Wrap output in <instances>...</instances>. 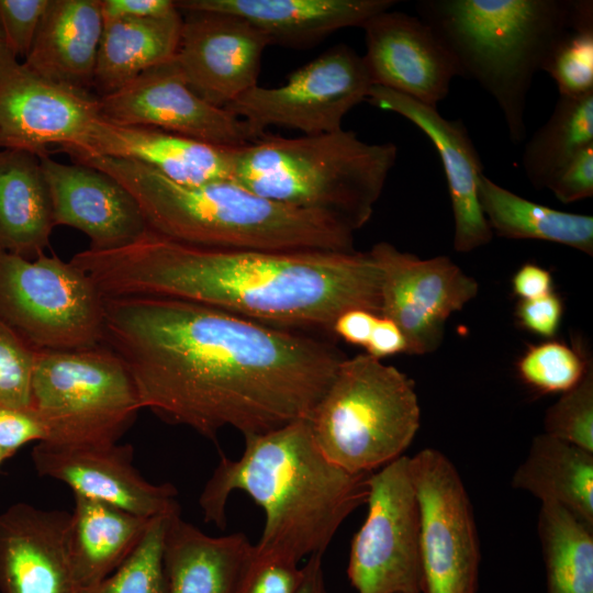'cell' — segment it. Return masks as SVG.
I'll return each instance as SVG.
<instances>
[{"label":"cell","mask_w":593,"mask_h":593,"mask_svg":"<svg viewBox=\"0 0 593 593\" xmlns=\"http://www.w3.org/2000/svg\"><path fill=\"white\" fill-rule=\"evenodd\" d=\"M103 345L143 409L216 441L307 419L345 358L329 344L226 311L159 296L104 298Z\"/></svg>","instance_id":"6da1fadb"},{"label":"cell","mask_w":593,"mask_h":593,"mask_svg":"<svg viewBox=\"0 0 593 593\" xmlns=\"http://www.w3.org/2000/svg\"><path fill=\"white\" fill-rule=\"evenodd\" d=\"M70 262L107 299L186 300L281 328L332 332L347 310L380 314L381 270L369 250L214 249L148 230L125 247L86 249Z\"/></svg>","instance_id":"7a4b0ae2"},{"label":"cell","mask_w":593,"mask_h":593,"mask_svg":"<svg viewBox=\"0 0 593 593\" xmlns=\"http://www.w3.org/2000/svg\"><path fill=\"white\" fill-rule=\"evenodd\" d=\"M244 439L240 457L221 455L202 489L204 522L225 529L228 497L243 491L266 514L256 552L296 563L324 555L343 522L366 504L369 473H350L326 459L307 419Z\"/></svg>","instance_id":"3957f363"},{"label":"cell","mask_w":593,"mask_h":593,"mask_svg":"<svg viewBox=\"0 0 593 593\" xmlns=\"http://www.w3.org/2000/svg\"><path fill=\"white\" fill-rule=\"evenodd\" d=\"M75 161L123 184L149 231L174 242L232 250H355V231L335 215L275 202L233 179L186 186L128 159L91 156Z\"/></svg>","instance_id":"277c9868"},{"label":"cell","mask_w":593,"mask_h":593,"mask_svg":"<svg viewBox=\"0 0 593 593\" xmlns=\"http://www.w3.org/2000/svg\"><path fill=\"white\" fill-rule=\"evenodd\" d=\"M415 9L451 54L459 76L494 99L515 145L526 137L535 75L571 29L593 23L592 0H419Z\"/></svg>","instance_id":"5b68a950"},{"label":"cell","mask_w":593,"mask_h":593,"mask_svg":"<svg viewBox=\"0 0 593 593\" xmlns=\"http://www.w3.org/2000/svg\"><path fill=\"white\" fill-rule=\"evenodd\" d=\"M396 158L395 144L367 143L343 128L293 138L265 133L236 148L232 179L275 202L331 213L356 232Z\"/></svg>","instance_id":"8992f818"},{"label":"cell","mask_w":593,"mask_h":593,"mask_svg":"<svg viewBox=\"0 0 593 593\" xmlns=\"http://www.w3.org/2000/svg\"><path fill=\"white\" fill-rule=\"evenodd\" d=\"M307 423L326 459L350 473H370L404 455L421 409L405 373L359 354L340 361Z\"/></svg>","instance_id":"52a82bcc"},{"label":"cell","mask_w":593,"mask_h":593,"mask_svg":"<svg viewBox=\"0 0 593 593\" xmlns=\"http://www.w3.org/2000/svg\"><path fill=\"white\" fill-rule=\"evenodd\" d=\"M31 407L45 426L44 443L61 446L116 444L143 409L126 367L105 345L37 349Z\"/></svg>","instance_id":"ba28073f"},{"label":"cell","mask_w":593,"mask_h":593,"mask_svg":"<svg viewBox=\"0 0 593 593\" xmlns=\"http://www.w3.org/2000/svg\"><path fill=\"white\" fill-rule=\"evenodd\" d=\"M0 321L35 349L103 345L104 298L74 264L0 249Z\"/></svg>","instance_id":"9c48e42d"},{"label":"cell","mask_w":593,"mask_h":593,"mask_svg":"<svg viewBox=\"0 0 593 593\" xmlns=\"http://www.w3.org/2000/svg\"><path fill=\"white\" fill-rule=\"evenodd\" d=\"M372 81L362 56L335 45L295 69L276 88L256 86L225 109L257 136L269 126L316 135L342 130L345 115L367 101Z\"/></svg>","instance_id":"30bf717a"},{"label":"cell","mask_w":593,"mask_h":593,"mask_svg":"<svg viewBox=\"0 0 593 593\" xmlns=\"http://www.w3.org/2000/svg\"><path fill=\"white\" fill-rule=\"evenodd\" d=\"M409 458L369 473L368 512L347 567L357 593H422L419 517Z\"/></svg>","instance_id":"8fae6325"},{"label":"cell","mask_w":593,"mask_h":593,"mask_svg":"<svg viewBox=\"0 0 593 593\" xmlns=\"http://www.w3.org/2000/svg\"><path fill=\"white\" fill-rule=\"evenodd\" d=\"M409 467L418 506L422 593H477L480 545L460 474L435 448L410 457Z\"/></svg>","instance_id":"7c38bea8"},{"label":"cell","mask_w":593,"mask_h":593,"mask_svg":"<svg viewBox=\"0 0 593 593\" xmlns=\"http://www.w3.org/2000/svg\"><path fill=\"white\" fill-rule=\"evenodd\" d=\"M381 270L380 314L406 339V354L436 350L448 317L475 298L477 280L447 256L421 259L380 242L369 250Z\"/></svg>","instance_id":"4fadbf2b"},{"label":"cell","mask_w":593,"mask_h":593,"mask_svg":"<svg viewBox=\"0 0 593 593\" xmlns=\"http://www.w3.org/2000/svg\"><path fill=\"white\" fill-rule=\"evenodd\" d=\"M101 119L97 94L45 79L0 44V148L75 150Z\"/></svg>","instance_id":"5bb4252c"},{"label":"cell","mask_w":593,"mask_h":593,"mask_svg":"<svg viewBox=\"0 0 593 593\" xmlns=\"http://www.w3.org/2000/svg\"><path fill=\"white\" fill-rule=\"evenodd\" d=\"M98 98L101 118L115 125L157 128L230 148L257 138L243 120L198 96L175 57Z\"/></svg>","instance_id":"9a60e30c"},{"label":"cell","mask_w":593,"mask_h":593,"mask_svg":"<svg viewBox=\"0 0 593 593\" xmlns=\"http://www.w3.org/2000/svg\"><path fill=\"white\" fill-rule=\"evenodd\" d=\"M180 12L184 15L175 58L198 96L225 109L258 86L262 55L271 44L264 32L228 13Z\"/></svg>","instance_id":"2e32d148"},{"label":"cell","mask_w":593,"mask_h":593,"mask_svg":"<svg viewBox=\"0 0 593 593\" xmlns=\"http://www.w3.org/2000/svg\"><path fill=\"white\" fill-rule=\"evenodd\" d=\"M130 444L61 446L37 443L31 458L41 477L67 484L74 494L101 501L146 518L180 511L170 483L154 484L133 465Z\"/></svg>","instance_id":"e0dca14e"},{"label":"cell","mask_w":593,"mask_h":593,"mask_svg":"<svg viewBox=\"0 0 593 593\" xmlns=\"http://www.w3.org/2000/svg\"><path fill=\"white\" fill-rule=\"evenodd\" d=\"M362 56L373 86H381L437 108L458 77L457 65L432 30L417 15L387 10L371 16Z\"/></svg>","instance_id":"ac0fdd59"},{"label":"cell","mask_w":593,"mask_h":593,"mask_svg":"<svg viewBox=\"0 0 593 593\" xmlns=\"http://www.w3.org/2000/svg\"><path fill=\"white\" fill-rule=\"evenodd\" d=\"M367 101L412 122L437 149L454 214L455 250L469 253L489 244L493 233L479 200L483 165L463 122L448 120L437 108L381 86L371 87Z\"/></svg>","instance_id":"d6986e66"},{"label":"cell","mask_w":593,"mask_h":593,"mask_svg":"<svg viewBox=\"0 0 593 593\" xmlns=\"http://www.w3.org/2000/svg\"><path fill=\"white\" fill-rule=\"evenodd\" d=\"M49 186L55 224L83 232L91 250H112L139 239L149 228L131 192L112 176L86 164L40 157Z\"/></svg>","instance_id":"ffe728a7"},{"label":"cell","mask_w":593,"mask_h":593,"mask_svg":"<svg viewBox=\"0 0 593 593\" xmlns=\"http://www.w3.org/2000/svg\"><path fill=\"white\" fill-rule=\"evenodd\" d=\"M70 513L18 502L0 513V593H78Z\"/></svg>","instance_id":"44dd1931"},{"label":"cell","mask_w":593,"mask_h":593,"mask_svg":"<svg viewBox=\"0 0 593 593\" xmlns=\"http://www.w3.org/2000/svg\"><path fill=\"white\" fill-rule=\"evenodd\" d=\"M236 148L223 147L176 133L145 126L98 121L72 160L109 156L143 164L165 178L186 186L232 179Z\"/></svg>","instance_id":"7402d4cb"},{"label":"cell","mask_w":593,"mask_h":593,"mask_svg":"<svg viewBox=\"0 0 593 593\" xmlns=\"http://www.w3.org/2000/svg\"><path fill=\"white\" fill-rule=\"evenodd\" d=\"M394 0H182L179 11H212L245 19L271 44L313 45L332 33L361 27L371 16L390 10Z\"/></svg>","instance_id":"603a6c76"},{"label":"cell","mask_w":593,"mask_h":593,"mask_svg":"<svg viewBox=\"0 0 593 593\" xmlns=\"http://www.w3.org/2000/svg\"><path fill=\"white\" fill-rule=\"evenodd\" d=\"M103 26L101 0H48L23 63L55 83L90 91Z\"/></svg>","instance_id":"cb8c5ba5"},{"label":"cell","mask_w":593,"mask_h":593,"mask_svg":"<svg viewBox=\"0 0 593 593\" xmlns=\"http://www.w3.org/2000/svg\"><path fill=\"white\" fill-rule=\"evenodd\" d=\"M253 547L244 533L210 536L172 514L163 552L168 593H236Z\"/></svg>","instance_id":"d4e9b609"},{"label":"cell","mask_w":593,"mask_h":593,"mask_svg":"<svg viewBox=\"0 0 593 593\" xmlns=\"http://www.w3.org/2000/svg\"><path fill=\"white\" fill-rule=\"evenodd\" d=\"M55 226L40 157L0 148V249L33 260L44 254Z\"/></svg>","instance_id":"484cf974"},{"label":"cell","mask_w":593,"mask_h":593,"mask_svg":"<svg viewBox=\"0 0 593 593\" xmlns=\"http://www.w3.org/2000/svg\"><path fill=\"white\" fill-rule=\"evenodd\" d=\"M153 518L74 494L68 549L79 588L114 572L137 547Z\"/></svg>","instance_id":"4316f807"},{"label":"cell","mask_w":593,"mask_h":593,"mask_svg":"<svg viewBox=\"0 0 593 593\" xmlns=\"http://www.w3.org/2000/svg\"><path fill=\"white\" fill-rule=\"evenodd\" d=\"M182 13L104 22L94 71L97 97L110 94L177 54Z\"/></svg>","instance_id":"83f0119b"},{"label":"cell","mask_w":593,"mask_h":593,"mask_svg":"<svg viewBox=\"0 0 593 593\" xmlns=\"http://www.w3.org/2000/svg\"><path fill=\"white\" fill-rule=\"evenodd\" d=\"M512 488L560 504L593 527V452L547 434L533 438Z\"/></svg>","instance_id":"f1b7e54d"},{"label":"cell","mask_w":593,"mask_h":593,"mask_svg":"<svg viewBox=\"0 0 593 593\" xmlns=\"http://www.w3.org/2000/svg\"><path fill=\"white\" fill-rule=\"evenodd\" d=\"M479 200L492 233L508 239H538L593 255V216L559 211L499 186L484 174Z\"/></svg>","instance_id":"f546056e"},{"label":"cell","mask_w":593,"mask_h":593,"mask_svg":"<svg viewBox=\"0 0 593 593\" xmlns=\"http://www.w3.org/2000/svg\"><path fill=\"white\" fill-rule=\"evenodd\" d=\"M537 533L547 593H593V527L560 504L542 502Z\"/></svg>","instance_id":"4dcf8cb0"},{"label":"cell","mask_w":593,"mask_h":593,"mask_svg":"<svg viewBox=\"0 0 593 593\" xmlns=\"http://www.w3.org/2000/svg\"><path fill=\"white\" fill-rule=\"evenodd\" d=\"M593 144V92L578 98L559 96L548 120L530 136L522 155L527 180L547 189L561 169Z\"/></svg>","instance_id":"1f68e13d"},{"label":"cell","mask_w":593,"mask_h":593,"mask_svg":"<svg viewBox=\"0 0 593 593\" xmlns=\"http://www.w3.org/2000/svg\"><path fill=\"white\" fill-rule=\"evenodd\" d=\"M175 513L154 517L125 561L105 579L80 589L78 593H168L163 560L164 538L169 517Z\"/></svg>","instance_id":"d6a6232c"},{"label":"cell","mask_w":593,"mask_h":593,"mask_svg":"<svg viewBox=\"0 0 593 593\" xmlns=\"http://www.w3.org/2000/svg\"><path fill=\"white\" fill-rule=\"evenodd\" d=\"M582 348L558 340L530 346L517 362L518 377L539 393H563L579 383L592 361Z\"/></svg>","instance_id":"836d02e7"},{"label":"cell","mask_w":593,"mask_h":593,"mask_svg":"<svg viewBox=\"0 0 593 593\" xmlns=\"http://www.w3.org/2000/svg\"><path fill=\"white\" fill-rule=\"evenodd\" d=\"M542 71L556 82L559 96L593 92V23L571 29L548 58Z\"/></svg>","instance_id":"e575fe53"},{"label":"cell","mask_w":593,"mask_h":593,"mask_svg":"<svg viewBox=\"0 0 593 593\" xmlns=\"http://www.w3.org/2000/svg\"><path fill=\"white\" fill-rule=\"evenodd\" d=\"M545 434L593 452V363L572 389L561 393L544 417Z\"/></svg>","instance_id":"d590c367"},{"label":"cell","mask_w":593,"mask_h":593,"mask_svg":"<svg viewBox=\"0 0 593 593\" xmlns=\"http://www.w3.org/2000/svg\"><path fill=\"white\" fill-rule=\"evenodd\" d=\"M36 350L0 321V407H30Z\"/></svg>","instance_id":"8d00e7d4"},{"label":"cell","mask_w":593,"mask_h":593,"mask_svg":"<svg viewBox=\"0 0 593 593\" xmlns=\"http://www.w3.org/2000/svg\"><path fill=\"white\" fill-rule=\"evenodd\" d=\"M304 579L299 563L253 551L236 593H298Z\"/></svg>","instance_id":"74e56055"},{"label":"cell","mask_w":593,"mask_h":593,"mask_svg":"<svg viewBox=\"0 0 593 593\" xmlns=\"http://www.w3.org/2000/svg\"><path fill=\"white\" fill-rule=\"evenodd\" d=\"M47 3L48 0H0V44L24 58Z\"/></svg>","instance_id":"f35d334b"},{"label":"cell","mask_w":593,"mask_h":593,"mask_svg":"<svg viewBox=\"0 0 593 593\" xmlns=\"http://www.w3.org/2000/svg\"><path fill=\"white\" fill-rule=\"evenodd\" d=\"M46 429L30 407H0V450L8 459L31 441H45Z\"/></svg>","instance_id":"ab89813d"},{"label":"cell","mask_w":593,"mask_h":593,"mask_svg":"<svg viewBox=\"0 0 593 593\" xmlns=\"http://www.w3.org/2000/svg\"><path fill=\"white\" fill-rule=\"evenodd\" d=\"M547 190L562 203L593 195V144L578 153L553 178Z\"/></svg>","instance_id":"60d3db41"},{"label":"cell","mask_w":593,"mask_h":593,"mask_svg":"<svg viewBox=\"0 0 593 593\" xmlns=\"http://www.w3.org/2000/svg\"><path fill=\"white\" fill-rule=\"evenodd\" d=\"M515 316L519 326L527 332L551 339L557 335L563 316V302L555 292L532 300H519Z\"/></svg>","instance_id":"b9f144b4"},{"label":"cell","mask_w":593,"mask_h":593,"mask_svg":"<svg viewBox=\"0 0 593 593\" xmlns=\"http://www.w3.org/2000/svg\"><path fill=\"white\" fill-rule=\"evenodd\" d=\"M177 10L176 1L172 0H101V12L104 22L159 18Z\"/></svg>","instance_id":"7bdbcfd3"},{"label":"cell","mask_w":593,"mask_h":593,"mask_svg":"<svg viewBox=\"0 0 593 593\" xmlns=\"http://www.w3.org/2000/svg\"><path fill=\"white\" fill-rule=\"evenodd\" d=\"M368 355L382 359L406 353V339L399 326L391 320L378 315L370 337L365 346Z\"/></svg>","instance_id":"ee69618b"},{"label":"cell","mask_w":593,"mask_h":593,"mask_svg":"<svg viewBox=\"0 0 593 593\" xmlns=\"http://www.w3.org/2000/svg\"><path fill=\"white\" fill-rule=\"evenodd\" d=\"M378 315L365 309H350L335 320L332 333L345 342L365 347Z\"/></svg>","instance_id":"f6af8a7d"},{"label":"cell","mask_w":593,"mask_h":593,"mask_svg":"<svg viewBox=\"0 0 593 593\" xmlns=\"http://www.w3.org/2000/svg\"><path fill=\"white\" fill-rule=\"evenodd\" d=\"M511 283L513 293L521 300H532L553 292L551 273L532 262L521 266L514 273Z\"/></svg>","instance_id":"bcb514c9"},{"label":"cell","mask_w":593,"mask_h":593,"mask_svg":"<svg viewBox=\"0 0 593 593\" xmlns=\"http://www.w3.org/2000/svg\"><path fill=\"white\" fill-rule=\"evenodd\" d=\"M303 568L304 579L298 593H328L323 569V553L307 557Z\"/></svg>","instance_id":"7dc6e473"},{"label":"cell","mask_w":593,"mask_h":593,"mask_svg":"<svg viewBox=\"0 0 593 593\" xmlns=\"http://www.w3.org/2000/svg\"><path fill=\"white\" fill-rule=\"evenodd\" d=\"M7 460V458L4 457V455L2 454V451L0 450V466L1 463Z\"/></svg>","instance_id":"c3c4849f"}]
</instances>
